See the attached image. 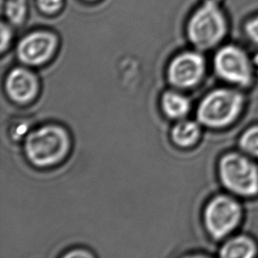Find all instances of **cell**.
Segmentation results:
<instances>
[{
    "mask_svg": "<svg viewBox=\"0 0 258 258\" xmlns=\"http://www.w3.org/2000/svg\"><path fill=\"white\" fill-rule=\"evenodd\" d=\"M230 31V21L222 5L201 1L185 22L184 34L192 48L207 51L223 44Z\"/></svg>",
    "mask_w": 258,
    "mask_h": 258,
    "instance_id": "obj_1",
    "label": "cell"
},
{
    "mask_svg": "<svg viewBox=\"0 0 258 258\" xmlns=\"http://www.w3.org/2000/svg\"><path fill=\"white\" fill-rule=\"evenodd\" d=\"M70 135L63 126L46 124L29 133L25 140L26 157L38 168L52 167L70 152Z\"/></svg>",
    "mask_w": 258,
    "mask_h": 258,
    "instance_id": "obj_2",
    "label": "cell"
},
{
    "mask_svg": "<svg viewBox=\"0 0 258 258\" xmlns=\"http://www.w3.org/2000/svg\"><path fill=\"white\" fill-rule=\"evenodd\" d=\"M61 40L59 34L52 28H33L15 43V55L23 66L31 68L42 67L56 56Z\"/></svg>",
    "mask_w": 258,
    "mask_h": 258,
    "instance_id": "obj_3",
    "label": "cell"
},
{
    "mask_svg": "<svg viewBox=\"0 0 258 258\" xmlns=\"http://www.w3.org/2000/svg\"><path fill=\"white\" fill-rule=\"evenodd\" d=\"M243 97L240 93L220 88L211 92L200 102L198 118L204 125L220 128L234 122L241 113Z\"/></svg>",
    "mask_w": 258,
    "mask_h": 258,
    "instance_id": "obj_4",
    "label": "cell"
},
{
    "mask_svg": "<svg viewBox=\"0 0 258 258\" xmlns=\"http://www.w3.org/2000/svg\"><path fill=\"white\" fill-rule=\"evenodd\" d=\"M220 178L224 186L236 195L252 197L258 193V168L239 154H227L220 161Z\"/></svg>",
    "mask_w": 258,
    "mask_h": 258,
    "instance_id": "obj_5",
    "label": "cell"
},
{
    "mask_svg": "<svg viewBox=\"0 0 258 258\" xmlns=\"http://www.w3.org/2000/svg\"><path fill=\"white\" fill-rule=\"evenodd\" d=\"M217 75L229 83L248 87L253 78V62L242 47L234 43L222 44L213 56Z\"/></svg>",
    "mask_w": 258,
    "mask_h": 258,
    "instance_id": "obj_6",
    "label": "cell"
},
{
    "mask_svg": "<svg viewBox=\"0 0 258 258\" xmlns=\"http://www.w3.org/2000/svg\"><path fill=\"white\" fill-rule=\"evenodd\" d=\"M241 219V206L227 196H218L206 206L204 221L214 239H222L237 227Z\"/></svg>",
    "mask_w": 258,
    "mask_h": 258,
    "instance_id": "obj_7",
    "label": "cell"
},
{
    "mask_svg": "<svg viewBox=\"0 0 258 258\" xmlns=\"http://www.w3.org/2000/svg\"><path fill=\"white\" fill-rule=\"evenodd\" d=\"M202 51L192 48L174 55L168 66V81L178 88H190L199 84L206 73Z\"/></svg>",
    "mask_w": 258,
    "mask_h": 258,
    "instance_id": "obj_8",
    "label": "cell"
},
{
    "mask_svg": "<svg viewBox=\"0 0 258 258\" xmlns=\"http://www.w3.org/2000/svg\"><path fill=\"white\" fill-rule=\"evenodd\" d=\"M5 87L8 97L18 104H28L39 92V80L31 67L21 64L14 67L6 78Z\"/></svg>",
    "mask_w": 258,
    "mask_h": 258,
    "instance_id": "obj_9",
    "label": "cell"
},
{
    "mask_svg": "<svg viewBox=\"0 0 258 258\" xmlns=\"http://www.w3.org/2000/svg\"><path fill=\"white\" fill-rule=\"evenodd\" d=\"M3 21L18 28L24 27L29 19V0H2L1 5Z\"/></svg>",
    "mask_w": 258,
    "mask_h": 258,
    "instance_id": "obj_10",
    "label": "cell"
},
{
    "mask_svg": "<svg viewBox=\"0 0 258 258\" xmlns=\"http://www.w3.org/2000/svg\"><path fill=\"white\" fill-rule=\"evenodd\" d=\"M256 248L251 239L247 236H236L227 241L220 248V256L225 258H251Z\"/></svg>",
    "mask_w": 258,
    "mask_h": 258,
    "instance_id": "obj_11",
    "label": "cell"
},
{
    "mask_svg": "<svg viewBox=\"0 0 258 258\" xmlns=\"http://www.w3.org/2000/svg\"><path fill=\"white\" fill-rule=\"evenodd\" d=\"M161 107L168 117L178 119L188 114L190 104L184 95L175 91H168L161 98Z\"/></svg>",
    "mask_w": 258,
    "mask_h": 258,
    "instance_id": "obj_12",
    "label": "cell"
},
{
    "mask_svg": "<svg viewBox=\"0 0 258 258\" xmlns=\"http://www.w3.org/2000/svg\"><path fill=\"white\" fill-rule=\"evenodd\" d=\"M199 136L200 128L199 123L193 121H181L172 129V140L178 147H192L198 142Z\"/></svg>",
    "mask_w": 258,
    "mask_h": 258,
    "instance_id": "obj_13",
    "label": "cell"
},
{
    "mask_svg": "<svg viewBox=\"0 0 258 258\" xmlns=\"http://www.w3.org/2000/svg\"><path fill=\"white\" fill-rule=\"evenodd\" d=\"M36 11L45 18H56L63 14L67 0H34Z\"/></svg>",
    "mask_w": 258,
    "mask_h": 258,
    "instance_id": "obj_14",
    "label": "cell"
},
{
    "mask_svg": "<svg viewBox=\"0 0 258 258\" xmlns=\"http://www.w3.org/2000/svg\"><path fill=\"white\" fill-rule=\"evenodd\" d=\"M240 147L246 154L258 157V125L245 131L240 139Z\"/></svg>",
    "mask_w": 258,
    "mask_h": 258,
    "instance_id": "obj_15",
    "label": "cell"
},
{
    "mask_svg": "<svg viewBox=\"0 0 258 258\" xmlns=\"http://www.w3.org/2000/svg\"><path fill=\"white\" fill-rule=\"evenodd\" d=\"M16 28L13 27L12 25L7 23V21H1V30H0V35H1V54L3 55L5 53L10 50L12 47L15 45V40H16Z\"/></svg>",
    "mask_w": 258,
    "mask_h": 258,
    "instance_id": "obj_16",
    "label": "cell"
},
{
    "mask_svg": "<svg viewBox=\"0 0 258 258\" xmlns=\"http://www.w3.org/2000/svg\"><path fill=\"white\" fill-rule=\"evenodd\" d=\"M243 31L248 41L258 47V14L248 18L246 21Z\"/></svg>",
    "mask_w": 258,
    "mask_h": 258,
    "instance_id": "obj_17",
    "label": "cell"
},
{
    "mask_svg": "<svg viewBox=\"0 0 258 258\" xmlns=\"http://www.w3.org/2000/svg\"><path fill=\"white\" fill-rule=\"evenodd\" d=\"M75 250V251L72 252L70 254H67V256H91L90 253H87L84 250Z\"/></svg>",
    "mask_w": 258,
    "mask_h": 258,
    "instance_id": "obj_18",
    "label": "cell"
},
{
    "mask_svg": "<svg viewBox=\"0 0 258 258\" xmlns=\"http://www.w3.org/2000/svg\"><path fill=\"white\" fill-rule=\"evenodd\" d=\"M80 1L86 5H95V4L101 3L103 0H80Z\"/></svg>",
    "mask_w": 258,
    "mask_h": 258,
    "instance_id": "obj_19",
    "label": "cell"
},
{
    "mask_svg": "<svg viewBox=\"0 0 258 258\" xmlns=\"http://www.w3.org/2000/svg\"><path fill=\"white\" fill-rule=\"evenodd\" d=\"M203 2H208V3L218 4V5H222L224 0H201Z\"/></svg>",
    "mask_w": 258,
    "mask_h": 258,
    "instance_id": "obj_20",
    "label": "cell"
}]
</instances>
